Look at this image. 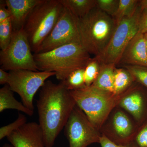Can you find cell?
<instances>
[{"instance_id": "cell-24", "label": "cell", "mask_w": 147, "mask_h": 147, "mask_svg": "<svg viewBox=\"0 0 147 147\" xmlns=\"http://www.w3.org/2000/svg\"><path fill=\"white\" fill-rule=\"evenodd\" d=\"M123 67L131 74L135 82L147 89V66L123 65Z\"/></svg>"}, {"instance_id": "cell-5", "label": "cell", "mask_w": 147, "mask_h": 147, "mask_svg": "<svg viewBox=\"0 0 147 147\" xmlns=\"http://www.w3.org/2000/svg\"><path fill=\"white\" fill-rule=\"evenodd\" d=\"M70 92L76 105L99 131L110 113L117 106L120 97V95L93 85Z\"/></svg>"}, {"instance_id": "cell-21", "label": "cell", "mask_w": 147, "mask_h": 147, "mask_svg": "<svg viewBox=\"0 0 147 147\" xmlns=\"http://www.w3.org/2000/svg\"><path fill=\"white\" fill-rule=\"evenodd\" d=\"M84 68L76 69L70 73L65 80L62 81L69 91L81 89L86 87L84 78Z\"/></svg>"}, {"instance_id": "cell-2", "label": "cell", "mask_w": 147, "mask_h": 147, "mask_svg": "<svg viewBox=\"0 0 147 147\" xmlns=\"http://www.w3.org/2000/svg\"><path fill=\"white\" fill-rule=\"evenodd\" d=\"M34 57L39 71L55 72L58 80L64 81L72 71L84 68L92 58L81 43L73 42L49 52L35 53Z\"/></svg>"}, {"instance_id": "cell-34", "label": "cell", "mask_w": 147, "mask_h": 147, "mask_svg": "<svg viewBox=\"0 0 147 147\" xmlns=\"http://www.w3.org/2000/svg\"><path fill=\"white\" fill-rule=\"evenodd\" d=\"M2 147H13L11 145L9 144H5L3 145Z\"/></svg>"}, {"instance_id": "cell-10", "label": "cell", "mask_w": 147, "mask_h": 147, "mask_svg": "<svg viewBox=\"0 0 147 147\" xmlns=\"http://www.w3.org/2000/svg\"><path fill=\"white\" fill-rule=\"evenodd\" d=\"M139 127L131 116L117 106L108 116L100 131L113 143L125 145L133 143Z\"/></svg>"}, {"instance_id": "cell-18", "label": "cell", "mask_w": 147, "mask_h": 147, "mask_svg": "<svg viewBox=\"0 0 147 147\" xmlns=\"http://www.w3.org/2000/svg\"><path fill=\"white\" fill-rule=\"evenodd\" d=\"M77 18L86 15L96 7V0H59Z\"/></svg>"}, {"instance_id": "cell-30", "label": "cell", "mask_w": 147, "mask_h": 147, "mask_svg": "<svg viewBox=\"0 0 147 147\" xmlns=\"http://www.w3.org/2000/svg\"><path fill=\"white\" fill-rule=\"evenodd\" d=\"M0 3V23L10 18V13L7 7L5 1H1Z\"/></svg>"}, {"instance_id": "cell-23", "label": "cell", "mask_w": 147, "mask_h": 147, "mask_svg": "<svg viewBox=\"0 0 147 147\" xmlns=\"http://www.w3.org/2000/svg\"><path fill=\"white\" fill-rule=\"evenodd\" d=\"M13 27L10 18L0 23V48L6 49L10 43L13 33Z\"/></svg>"}, {"instance_id": "cell-32", "label": "cell", "mask_w": 147, "mask_h": 147, "mask_svg": "<svg viewBox=\"0 0 147 147\" xmlns=\"http://www.w3.org/2000/svg\"><path fill=\"white\" fill-rule=\"evenodd\" d=\"M139 5L142 9H147V0L139 1Z\"/></svg>"}, {"instance_id": "cell-17", "label": "cell", "mask_w": 147, "mask_h": 147, "mask_svg": "<svg viewBox=\"0 0 147 147\" xmlns=\"http://www.w3.org/2000/svg\"><path fill=\"white\" fill-rule=\"evenodd\" d=\"M115 66L113 64L101 63L98 76L92 85L100 89L113 93L114 72Z\"/></svg>"}, {"instance_id": "cell-19", "label": "cell", "mask_w": 147, "mask_h": 147, "mask_svg": "<svg viewBox=\"0 0 147 147\" xmlns=\"http://www.w3.org/2000/svg\"><path fill=\"white\" fill-rule=\"evenodd\" d=\"M135 82L129 71L125 68H115L114 72L113 93L119 96Z\"/></svg>"}, {"instance_id": "cell-9", "label": "cell", "mask_w": 147, "mask_h": 147, "mask_svg": "<svg viewBox=\"0 0 147 147\" xmlns=\"http://www.w3.org/2000/svg\"><path fill=\"white\" fill-rule=\"evenodd\" d=\"M69 147H88L100 142L102 134L80 108L75 105L64 127Z\"/></svg>"}, {"instance_id": "cell-15", "label": "cell", "mask_w": 147, "mask_h": 147, "mask_svg": "<svg viewBox=\"0 0 147 147\" xmlns=\"http://www.w3.org/2000/svg\"><path fill=\"white\" fill-rule=\"evenodd\" d=\"M42 0H5L13 30L23 28L28 16Z\"/></svg>"}, {"instance_id": "cell-31", "label": "cell", "mask_w": 147, "mask_h": 147, "mask_svg": "<svg viewBox=\"0 0 147 147\" xmlns=\"http://www.w3.org/2000/svg\"><path fill=\"white\" fill-rule=\"evenodd\" d=\"M9 76V73L2 69H0V84L5 85L7 84Z\"/></svg>"}, {"instance_id": "cell-16", "label": "cell", "mask_w": 147, "mask_h": 147, "mask_svg": "<svg viewBox=\"0 0 147 147\" xmlns=\"http://www.w3.org/2000/svg\"><path fill=\"white\" fill-rule=\"evenodd\" d=\"M7 109L18 110L30 117L34 114V111L28 109L23 103L16 100L13 96V92L7 84L0 89V112Z\"/></svg>"}, {"instance_id": "cell-22", "label": "cell", "mask_w": 147, "mask_h": 147, "mask_svg": "<svg viewBox=\"0 0 147 147\" xmlns=\"http://www.w3.org/2000/svg\"><path fill=\"white\" fill-rule=\"evenodd\" d=\"M101 63L97 58L91 59L84 70V78L86 86H92L96 80L100 71Z\"/></svg>"}, {"instance_id": "cell-1", "label": "cell", "mask_w": 147, "mask_h": 147, "mask_svg": "<svg viewBox=\"0 0 147 147\" xmlns=\"http://www.w3.org/2000/svg\"><path fill=\"white\" fill-rule=\"evenodd\" d=\"M76 105L63 82L48 80L41 87L36 106L45 147L53 146Z\"/></svg>"}, {"instance_id": "cell-26", "label": "cell", "mask_w": 147, "mask_h": 147, "mask_svg": "<svg viewBox=\"0 0 147 147\" xmlns=\"http://www.w3.org/2000/svg\"><path fill=\"white\" fill-rule=\"evenodd\" d=\"M119 0H96V7L113 18L117 10Z\"/></svg>"}, {"instance_id": "cell-33", "label": "cell", "mask_w": 147, "mask_h": 147, "mask_svg": "<svg viewBox=\"0 0 147 147\" xmlns=\"http://www.w3.org/2000/svg\"><path fill=\"white\" fill-rule=\"evenodd\" d=\"M144 36L145 40V42H146V46L147 52V32L146 33L144 34Z\"/></svg>"}, {"instance_id": "cell-14", "label": "cell", "mask_w": 147, "mask_h": 147, "mask_svg": "<svg viewBox=\"0 0 147 147\" xmlns=\"http://www.w3.org/2000/svg\"><path fill=\"white\" fill-rule=\"evenodd\" d=\"M119 63L147 66L146 46L144 34L138 32L127 45Z\"/></svg>"}, {"instance_id": "cell-11", "label": "cell", "mask_w": 147, "mask_h": 147, "mask_svg": "<svg viewBox=\"0 0 147 147\" xmlns=\"http://www.w3.org/2000/svg\"><path fill=\"white\" fill-rule=\"evenodd\" d=\"M75 42L81 43L78 18L68 9L64 7L55 26L41 44L38 53L49 52Z\"/></svg>"}, {"instance_id": "cell-25", "label": "cell", "mask_w": 147, "mask_h": 147, "mask_svg": "<svg viewBox=\"0 0 147 147\" xmlns=\"http://www.w3.org/2000/svg\"><path fill=\"white\" fill-rule=\"evenodd\" d=\"M26 123H27L26 117L23 114L20 113L18 114V117L14 121L0 128V140L8 137L12 132Z\"/></svg>"}, {"instance_id": "cell-7", "label": "cell", "mask_w": 147, "mask_h": 147, "mask_svg": "<svg viewBox=\"0 0 147 147\" xmlns=\"http://www.w3.org/2000/svg\"><path fill=\"white\" fill-rule=\"evenodd\" d=\"M142 9L139 5L134 14L124 18L117 25L109 44L102 55L96 57L101 63L119 64L124 50L138 32L139 18Z\"/></svg>"}, {"instance_id": "cell-6", "label": "cell", "mask_w": 147, "mask_h": 147, "mask_svg": "<svg viewBox=\"0 0 147 147\" xmlns=\"http://www.w3.org/2000/svg\"><path fill=\"white\" fill-rule=\"evenodd\" d=\"M24 29L13 30L8 47L0 52L1 68L5 71L22 69L38 71Z\"/></svg>"}, {"instance_id": "cell-4", "label": "cell", "mask_w": 147, "mask_h": 147, "mask_svg": "<svg viewBox=\"0 0 147 147\" xmlns=\"http://www.w3.org/2000/svg\"><path fill=\"white\" fill-rule=\"evenodd\" d=\"M64 7L59 0H42L28 16L23 29L32 53L40 46L57 21Z\"/></svg>"}, {"instance_id": "cell-8", "label": "cell", "mask_w": 147, "mask_h": 147, "mask_svg": "<svg viewBox=\"0 0 147 147\" xmlns=\"http://www.w3.org/2000/svg\"><path fill=\"white\" fill-rule=\"evenodd\" d=\"M8 85L13 92L19 95L22 103L27 108L34 111V95L49 77L55 76V72L33 71L27 69H15L9 71Z\"/></svg>"}, {"instance_id": "cell-3", "label": "cell", "mask_w": 147, "mask_h": 147, "mask_svg": "<svg viewBox=\"0 0 147 147\" xmlns=\"http://www.w3.org/2000/svg\"><path fill=\"white\" fill-rule=\"evenodd\" d=\"M116 26L113 17L96 7L78 18L81 44L90 55L99 57L108 46Z\"/></svg>"}, {"instance_id": "cell-13", "label": "cell", "mask_w": 147, "mask_h": 147, "mask_svg": "<svg viewBox=\"0 0 147 147\" xmlns=\"http://www.w3.org/2000/svg\"><path fill=\"white\" fill-rule=\"evenodd\" d=\"M13 147H45L39 124L27 123L7 137Z\"/></svg>"}, {"instance_id": "cell-29", "label": "cell", "mask_w": 147, "mask_h": 147, "mask_svg": "<svg viewBox=\"0 0 147 147\" xmlns=\"http://www.w3.org/2000/svg\"><path fill=\"white\" fill-rule=\"evenodd\" d=\"M99 144L101 147H136L133 143L129 144L121 145L117 144L111 142L105 136L102 135L100 138Z\"/></svg>"}, {"instance_id": "cell-12", "label": "cell", "mask_w": 147, "mask_h": 147, "mask_svg": "<svg viewBox=\"0 0 147 147\" xmlns=\"http://www.w3.org/2000/svg\"><path fill=\"white\" fill-rule=\"evenodd\" d=\"M117 106L125 111L141 126L147 119V89L134 82L120 95Z\"/></svg>"}, {"instance_id": "cell-27", "label": "cell", "mask_w": 147, "mask_h": 147, "mask_svg": "<svg viewBox=\"0 0 147 147\" xmlns=\"http://www.w3.org/2000/svg\"><path fill=\"white\" fill-rule=\"evenodd\" d=\"M133 143L136 147H147V119L139 126Z\"/></svg>"}, {"instance_id": "cell-20", "label": "cell", "mask_w": 147, "mask_h": 147, "mask_svg": "<svg viewBox=\"0 0 147 147\" xmlns=\"http://www.w3.org/2000/svg\"><path fill=\"white\" fill-rule=\"evenodd\" d=\"M137 0H119L117 10L113 17L117 25L124 18L132 16L139 5Z\"/></svg>"}, {"instance_id": "cell-28", "label": "cell", "mask_w": 147, "mask_h": 147, "mask_svg": "<svg viewBox=\"0 0 147 147\" xmlns=\"http://www.w3.org/2000/svg\"><path fill=\"white\" fill-rule=\"evenodd\" d=\"M138 32L142 34L147 32V9H142L139 18Z\"/></svg>"}]
</instances>
